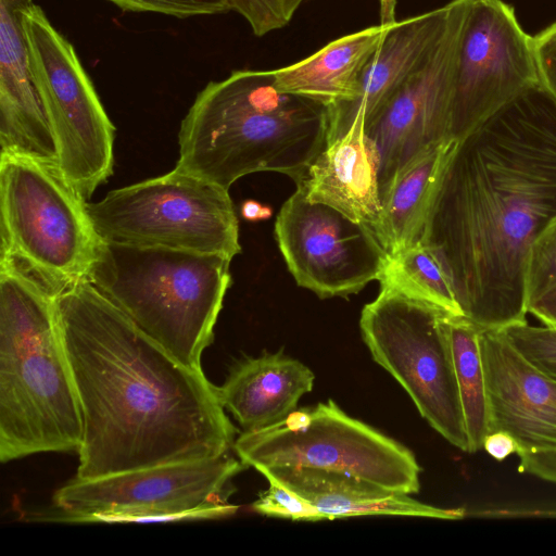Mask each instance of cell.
Masks as SVG:
<instances>
[{
  "label": "cell",
  "instance_id": "1",
  "mask_svg": "<svg viewBox=\"0 0 556 556\" xmlns=\"http://www.w3.org/2000/svg\"><path fill=\"white\" fill-rule=\"evenodd\" d=\"M556 215V100L540 84L456 140L420 242L480 330L527 321L530 247Z\"/></svg>",
  "mask_w": 556,
  "mask_h": 556
},
{
  "label": "cell",
  "instance_id": "2",
  "mask_svg": "<svg viewBox=\"0 0 556 556\" xmlns=\"http://www.w3.org/2000/svg\"><path fill=\"white\" fill-rule=\"evenodd\" d=\"M55 306L83 417L76 479L229 452L237 429L202 369L174 357L86 279Z\"/></svg>",
  "mask_w": 556,
  "mask_h": 556
},
{
  "label": "cell",
  "instance_id": "3",
  "mask_svg": "<svg viewBox=\"0 0 556 556\" xmlns=\"http://www.w3.org/2000/svg\"><path fill=\"white\" fill-rule=\"evenodd\" d=\"M329 129L330 106L279 91L271 70L233 71L195 96L180 123L175 167L227 190L257 172L298 184L328 144Z\"/></svg>",
  "mask_w": 556,
  "mask_h": 556
},
{
  "label": "cell",
  "instance_id": "4",
  "mask_svg": "<svg viewBox=\"0 0 556 556\" xmlns=\"http://www.w3.org/2000/svg\"><path fill=\"white\" fill-rule=\"evenodd\" d=\"M83 417L55 299L0 267V460L77 452Z\"/></svg>",
  "mask_w": 556,
  "mask_h": 556
},
{
  "label": "cell",
  "instance_id": "5",
  "mask_svg": "<svg viewBox=\"0 0 556 556\" xmlns=\"http://www.w3.org/2000/svg\"><path fill=\"white\" fill-rule=\"evenodd\" d=\"M230 262L219 254L100 240L86 280L174 357L202 369L231 282Z\"/></svg>",
  "mask_w": 556,
  "mask_h": 556
},
{
  "label": "cell",
  "instance_id": "6",
  "mask_svg": "<svg viewBox=\"0 0 556 556\" xmlns=\"http://www.w3.org/2000/svg\"><path fill=\"white\" fill-rule=\"evenodd\" d=\"M85 200L59 164L0 156V267L52 298L87 278L100 242Z\"/></svg>",
  "mask_w": 556,
  "mask_h": 556
},
{
  "label": "cell",
  "instance_id": "7",
  "mask_svg": "<svg viewBox=\"0 0 556 556\" xmlns=\"http://www.w3.org/2000/svg\"><path fill=\"white\" fill-rule=\"evenodd\" d=\"M103 241L224 255L241 252L227 189L174 167L86 203Z\"/></svg>",
  "mask_w": 556,
  "mask_h": 556
},
{
  "label": "cell",
  "instance_id": "8",
  "mask_svg": "<svg viewBox=\"0 0 556 556\" xmlns=\"http://www.w3.org/2000/svg\"><path fill=\"white\" fill-rule=\"evenodd\" d=\"M444 309L381 287L359 318L363 340L374 361L408 393L419 414L446 441L468 453Z\"/></svg>",
  "mask_w": 556,
  "mask_h": 556
},
{
  "label": "cell",
  "instance_id": "9",
  "mask_svg": "<svg viewBox=\"0 0 556 556\" xmlns=\"http://www.w3.org/2000/svg\"><path fill=\"white\" fill-rule=\"evenodd\" d=\"M247 466L228 453L115 475L74 478L53 494L55 517L67 522H167L236 514L232 479Z\"/></svg>",
  "mask_w": 556,
  "mask_h": 556
},
{
  "label": "cell",
  "instance_id": "10",
  "mask_svg": "<svg viewBox=\"0 0 556 556\" xmlns=\"http://www.w3.org/2000/svg\"><path fill=\"white\" fill-rule=\"evenodd\" d=\"M232 448L257 471L307 467L344 472L388 490L419 491L420 466L404 445L344 413L332 400L295 409L281 422L242 432Z\"/></svg>",
  "mask_w": 556,
  "mask_h": 556
},
{
  "label": "cell",
  "instance_id": "11",
  "mask_svg": "<svg viewBox=\"0 0 556 556\" xmlns=\"http://www.w3.org/2000/svg\"><path fill=\"white\" fill-rule=\"evenodd\" d=\"M29 67L58 148L59 166L85 200L113 173L115 127L73 45L33 3L23 14Z\"/></svg>",
  "mask_w": 556,
  "mask_h": 556
},
{
  "label": "cell",
  "instance_id": "12",
  "mask_svg": "<svg viewBox=\"0 0 556 556\" xmlns=\"http://www.w3.org/2000/svg\"><path fill=\"white\" fill-rule=\"evenodd\" d=\"M275 236L296 283L320 299L357 293L380 279L389 260L368 225L311 202L300 185L279 211Z\"/></svg>",
  "mask_w": 556,
  "mask_h": 556
},
{
  "label": "cell",
  "instance_id": "13",
  "mask_svg": "<svg viewBox=\"0 0 556 556\" xmlns=\"http://www.w3.org/2000/svg\"><path fill=\"white\" fill-rule=\"evenodd\" d=\"M533 37L503 0H472L458 51L450 139L458 140L540 85Z\"/></svg>",
  "mask_w": 556,
  "mask_h": 556
},
{
  "label": "cell",
  "instance_id": "14",
  "mask_svg": "<svg viewBox=\"0 0 556 556\" xmlns=\"http://www.w3.org/2000/svg\"><path fill=\"white\" fill-rule=\"evenodd\" d=\"M472 0H452L445 27L422 66L365 128L379 156L383 202L396 178L418 156L450 139L458 51Z\"/></svg>",
  "mask_w": 556,
  "mask_h": 556
},
{
  "label": "cell",
  "instance_id": "15",
  "mask_svg": "<svg viewBox=\"0 0 556 556\" xmlns=\"http://www.w3.org/2000/svg\"><path fill=\"white\" fill-rule=\"evenodd\" d=\"M479 341L490 432L510 433L519 453L556 452V381L528 362L503 330H480Z\"/></svg>",
  "mask_w": 556,
  "mask_h": 556
},
{
  "label": "cell",
  "instance_id": "16",
  "mask_svg": "<svg viewBox=\"0 0 556 556\" xmlns=\"http://www.w3.org/2000/svg\"><path fill=\"white\" fill-rule=\"evenodd\" d=\"M33 3L0 0V152L59 164L54 135L29 67L23 14Z\"/></svg>",
  "mask_w": 556,
  "mask_h": 556
},
{
  "label": "cell",
  "instance_id": "17",
  "mask_svg": "<svg viewBox=\"0 0 556 556\" xmlns=\"http://www.w3.org/2000/svg\"><path fill=\"white\" fill-rule=\"evenodd\" d=\"M450 4L393 21L368 63L354 100L330 106L328 143L353 125L366 128L426 62L445 27Z\"/></svg>",
  "mask_w": 556,
  "mask_h": 556
},
{
  "label": "cell",
  "instance_id": "18",
  "mask_svg": "<svg viewBox=\"0 0 556 556\" xmlns=\"http://www.w3.org/2000/svg\"><path fill=\"white\" fill-rule=\"evenodd\" d=\"M296 185L304 189L311 202L334 207L368 225L377 235L383 211L379 156L363 126L353 125L329 142Z\"/></svg>",
  "mask_w": 556,
  "mask_h": 556
},
{
  "label": "cell",
  "instance_id": "19",
  "mask_svg": "<svg viewBox=\"0 0 556 556\" xmlns=\"http://www.w3.org/2000/svg\"><path fill=\"white\" fill-rule=\"evenodd\" d=\"M311 503L325 520L354 516H412L458 520L464 508H442L419 502L407 493L392 491L332 470L277 467L258 470Z\"/></svg>",
  "mask_w": 556,
  "mask_h": 556
},
{
  "label": "cell",
  "instance_id": "20",
  "mask_svg": "<svg viewBox=\"0 0 556 556\" xmlns=\"http://www.w3.org/2000/svg\"><path fill=\"white\" fill-rule=\"evenodd\" d=\"M314 380L315 375L306 365L281 350L264 352L237 362L218 387V394L242 432H253L291 415L300 399L312 391Z\"/></svg>",
  "mask_w": 556,
  "mask_h": 556
},
{
  "label": "cell",
  "instance_id": "21",
  "mask_svg": "<svg viewBox=\"0 0 556 556\" xmlns=\"http://www.w3.org/2000/svg\"><path fill=\"white\" fill-rule=\"evenodd\" d=\"M395 3L381 0L379 25L342 36L296 63L271 70L275 87L328 106L354 100L368 63L395 21Z\"/></svg>",
  "mask_w": 556,
  "mask_h": 556
},
{
  "label": "cell",
  "instance_id": "22",
  "mask_svg": "<svg viewBox=\"0 0 556 556\" xmlns=\"http://www.w3.org/2000/svg\"><path fill=\"white\" fill-rule=\"evenodd\" d=\"M456 140H445L415 159L383 199L378 239L389 256L420 241Z\"/></svg>",
  "mask_w": 556,
  "mask_h": 556
},
{
  "label": "cell",
  "instance_id": "23",
  "mask_svg": "<svg viewBox=\"0 0 556 556\" xmlns=\"http://www.w3.org/2000/svg\"><path fill=\"white\" fill-rule=\"evenodd\" d=\"M448 326L468 453H476L482 448L491 420L480 329L464 316H451Z\"/></svg>",
  "mask_w": 556,
  "mask_h": 556
},
{
  "label": "cell",
  "instance_id": "24",
  "mask_svg": "<svg viewBox=\"0 0 556 556\" xmlns=\"http://www.w3.org/2000/svg\"><path fill=\"white\" fill-rule=\"evenodd\" d=\"M379 281L381 287L463 316L447 274L434 253L420 241L390 255Z\"/></svg>",
  "mask_w": 556,
  "mask_h": 556
},
{
  "label": "cell",
  "instance_id": "25",
  "mask_svg": "<svg viewBox=\"0 0 556 556\" xmlns=\"http://www.w3.org/2000/svg\"><path fill=\"white\" fill-rule=\"evenodd\" d=\"M503 332L528 362L556 381V327L532 326L525 321Z\"/></svg>",
  "mask_w": 556,
  "mask_h": 556
},
{
  "label": "cell",
  "instance_id": "26",
  "mask_svg": "<svg viewBox=\"0 0 556 556\" xmlns=\"http://www.w3.org/2000/svg\"><path fill=\"white\" fill-rule=\"evenodd\" d=\"M556 285V215L533 240L526 267L528 303Z\"/></svg>",
  "mask_w": 556,
  "mask_h": 556
},
{
  "label": "cell",
  "instance_id": "27",
  "mask_svg": "<svg viewBox=\"0 0 556 556\" xmlns=\"http://www.w3.org/2000/svg\"><path fill=\"white\" fill-rule=\"evenodd\" d=\"M269 488L253 502L252 509L261 515L280 517L292 521L325 520L320 513L307 501L273 479H267Z\"/></svg>",
  "mask_w": 556,
  "mask_h": 556
},
{
  "label": "cell",
  "instance_id": "28",
  "mask_svg": "<svg viewBox=\"0 0 556 556\" xmlns=\"http://www.w3.org/2000/svg\"><path fill=\"white\" fill-rule=\"evenodd\" d=\"M125 12L156 13L177 18L224 14L228 0H108Z\"/></svg>",
  "mask_w": 556,
  "mask_h": 556
},
{
  "label": "cell",
  "instance_id": "29",
  "mask_svg": "<svg viewBox=\"0 0 556 556\" xmlns=\"http://www.w3.org/2000/svg\"><path fill=\"white\" fill-rule=\"evenodd\" d=\"M231 11L242 16L256 36L286 26L288 17L283 0H228Z\"/></svg>",
  "mask_w": 556,
  "mask_h": 556
},
{
  "label": "cell",
  "instance_id": "30",
  "mask_svg": "<svg viewBox=\"0 0 556 556\" xmlns=\"http://www.w3.org/2000/svg\"><path fill=\"white\" fill-rule=\"evenodd\" d=\"M533 51L541 85L556 100V22L533 36Z\"/></svg>",
  "mask_w": 556,
  "mask_h": 556
},
{
  "label": "cell",
  "instance_id": "31",
  "mask_svg": "<svg viewBox=\"0 0 556 556\" xmlns=\"http://www.w3.org/2000/svg\"><path fill=\"white\" fill-rule=\"evenodd\" d=\"M517 455L520 459L519 472L556 484V452H523Z\"/></svg>",
  "mask_w": 556,
  "mask_h": 556
},
{
  "label": "cell",
  "instance_id": "32",
  "mask_svg": "<svg viewBox=\"0 0 556 556\" xmlns=\"http://www.w3.org/2000/svg\"><path fill=\"white\" fill-rule=\"evenodd\" d=\"M482 448L498 462L504 460L510 454H518L520 451L517 440L504 430L490 432L483 440Z\"/></svg>",
  "mask_w": 556,
  "mask_h": 556
},
{
  "label": "cell",
  "instance_id": "33",
  "mask_svg": "<svg viewBox=\"0 0 556 556\" xmlns=\"http://www.w3.org/2000/svg\"><path fill=\"white\" fill-rule=\"evenodd\" d=\"M528 313L536 317L542 325L556 327V285L530 301Z\"/></svg>",
  "mask_w": 556,
  "mask_h": 556
},
{
  "label": "cell",
  "instance_id": "34",
  "mask_svg": "<svg viewBox=\"0 0 556 556\" xmlns=\"http://www.w3.org/2000/svg\"><path fill=\"white\" fill-rule=\"evenodd\" d=\"M241 216L248 222L268 219L273 215L270 206L255 200H245L240 208Z\"/></svg>",
  "mask_w": 556,
  "mask_h": 556
},
{
  "label": "cell",
  "instance_id": "35",
  "mask_svg": "<svg viewBox=\"0 0 556 556\" xmlns=\"http://www.w3.org/2000/svg\"><path fill=\"white\" fill-rule=\"evenodd\" d=\"M303 1L304 0H283L286 13L290 20L293 17L295 11Z\"/></svg>",
  "mask_w": 556,
  "mask_h": 556
}]
</instances>
